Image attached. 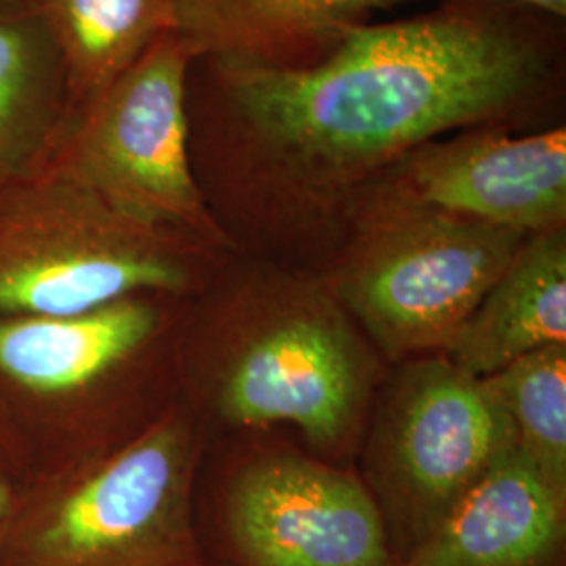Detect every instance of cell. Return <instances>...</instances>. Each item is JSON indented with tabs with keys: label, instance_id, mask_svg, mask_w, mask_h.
Listing matches in <instances>:
<instances>
[{
	"label": "cell",
	"instance_id": "1",
	"mask_svg": "<svg viewBox=\"0 0 566 566\" xmlns=\"http://www.w3.org/2000/svg\"><path fill=\"white\" fill-rule=\"evenodd\" d=\"M512 0H443L367 23L324 61L263 70L193 61L191 163L212 214L271 229L343 219L409 151L507 124L542 97L552 51Z\"/></svg>",
	"mask_w": 566,
	"mask_h": 566
},
{
	"label": "cell",
	"instance_id": "2",
	"mask_svg": "<svg viewBox=\"0 0 566 566\" xmlns=\"http://www.w3.org/2000/svg\"><path fill=\"white\" fill-rule=\"evenodd\" d=\"M191 301L142 292L70 315L0 313V449L15 481L124 446L181 397Z\"/></svg>",
	"mask_w": 566,
	"mask_h": 566
},
{
	"label": "cell",
	"instance_id": "3",
	"mask_svg": "<svg viewBox=\"0 0 566 566\" xmlns=\"http://www.w3.org/2000/svg\"><path fill=\"white\" fill-rule=\"evenodd\" d=\"M203 422L179 397L135 439L15 481L0 566H200Z\"/></svg>",
	"mask_w": 566,
	"mask_h": 566
},
{
	"label": "cell",
	"instance_id": "4",
	"mask_svg": "<svg viewBox=\"0 0 566 566\" xmlns=\"http://www.w3.org/2000/svg\"><path fill=\"white\" fill-rule=\"evenodd\" d=\"M227 254L124 214L49 151L0 179V313L70 315L142 292L196 298Z\"/></svg>",
	"mask_w": 566,
	"mask_h": 566
},
{
	"label": "cell",
	"instance_id": "5",
	"mask_svg": "<svg viewBox=\"0 0 566 566\" xmlns=\"http://www.w3.org/2000/svg\"><path fill=\"white\" fill-rule=\"evenodd\" d=\"M269 303L231 327L191 301L181 397L240 426L294 424L319 449L346 446L364 418L371 359L329 290L264 280Z\"/></svg>",
	"mask_w": 566,
	"mask_h": 566
},
{
	"label": "cell",
	"instance_id": "6",
	"mask_svg": "<svg viewBox=\"0 0 566 566\" xmlns=\"http://www.w3.org/2000/svg\"><path fill=\"white\" fill-rule=\"evenodd\" d=\"M346 229L327 290L392 359L446 350L526 238L378 193Z\"/></svg>",
	"mask_w": 566,
	"mask_h": 566
},
{
	"label": "cell",
	"instance_id": "7",
	"mask_svg": "<svg viewBox=\"0 0 566 566\" xmlns=\"http://www.w3.org/2000/svg\"><path fill=\"white\" fill-rule=\"evenodd\" d=\"M193 61L177 30L164 32L105 91L67 112L46 151L124 214L231 252L191 163Z\"/></svg>",
	"mask_w": 566,
	"mask_h": 566
},
{
	"label": "cell",
	"instance_id": "8",
	"mask_svg": "<svg viewBox=\"0 0 566 566\" xmlns=\"http://www.w3.org/2000/svg\"><path fill=\"white\" fill-rule=\"evenodd\" d=\"M514 428L489 390L446 355L405 369L376 437V491L397 563L504 451Z\"/></svg>",
	"mask_w": 566,
	"mask_h": 566
},
{
	"label": "cell",
	"instance_id": "9",
	"mask_svg": "<svg viewBox=\"0 0 566 566\" xmlns=\"http://www.w3.org/2000/svg\"><path fill=\"white\" fill-rule=\"evenodd\" d=\"M214 533L233 566H397L374 493L294 453L266 455L231 476Z\"/></svg>",
	"mask_w": 566,
	"mask_h": 566
},
{
	"label": "cell",
	"instance_id": "10",
	"mask_svg": "<svg viewBox=\"0 0 566 566\" xmlns=\"http://www.w3.org/2000/svg\"><path fill=\"white\" fill-rule=\"evenodd\" d=\"M365 193L525 235L565 229L566 128H464L409 151Z\"/></svg>",
	"mask_w": 566,
	"mask_h": 566
},
{
	"label": "cell",
	"instance_id": "11",
	"mask_svg": "<svg viewBox=\"0 0 566 566\" xmlns=\"http://www.w3.org/2000/svg\"><path fill=\"white\" fill-rule=\"evenodd\" d=\"M565 539L566 497L514 446L397 566H560Z\"/></svg>",
	"mask_w": 566,
	"mask_h": 566
},
{
	"label": "cell",
	"instance_id": "12",
	"mask_svg": "<svg viewBox=\"0 0 566 566\" xmlns=\"http://www.w3.org/2000/svg\"><path fill=\"white\" fill-rule=\"evenodd\" d=\"M407 0H175V30L193 60L304 70L376 13Z\"/></svg>",
	"mask_w": 566,
	"mask_h": 566
},
{
	"label": "cell",
	"instance_id": "13",
	"mask_svg": "<svg viewBox=\"0 0 566 566\" xmlns=\"http://www.w3.org/2000/svg\"><path fill=\"white\" fill-rule=\"evenodd\" d=\"M552 344H566V231L526 235L447 344L443 355L476 378Z\"/></svg>",
	"mask_w": 566,
	"mask_h": 566
},
{
	"label": "cell",
	"instance_id": "14",
	"mask_svg": "<svg viewBox=\"0 0 566 566\" xmlns=\"http://www.w3.org/2000/svg\"><path fill=\"white\" fill-rule=\"evenodd\" d=\"M70 107L55 42L21 0H0V179L51 147Z\"/></svg>",
	"mask_w": 566,
	"mask_h": 566
},
{
	"label": "cell",
	"instance_id": "15",
	"mask_svg": "<svg viewBox=\"0 0 566 566\" xmlns=\"http://www.w3.org/2000/svg\"><path fill=\"white\" fill-rule=\"evenodd\" d=\"M60 53L72 107L93 99L175 30V0H21ZM70 107V109H72Z\"/></svg>",
	"mask_w": 566,
	"mask_h": 566
},
{
	"label": "cell",
	"instance_id": "16",
	"mask_svg": "<svg viewBox=\"0 0 566 566\" xmlns=\"http://www.w3.org/2000/svg\"><path fill=\"white\" fill-rule=\"evenodd\" d=\"M506 411L518 453L566 497V344H552L483 378Z\"/></svg>",
	"mask_w": 566,
	"mask_h": 566
},
{
	"label": "cell",
	"instance_id": "17",
	"mask_svg": "<svg viewBox=\"0 0 566 566\" xmlns=\"http://www.w3.org/2000/svg\"><path fill=\"white\" fill-rule=\"evenodd\" d=\"M13 495H15V481L0 476V542L13 506Z\"/></svg>",
	"mask_w": 566,
	"mask_h": 566
},
{
	"label": "cell",
	"instance_id": "18",
	"mask_svg": "<svg viewBox=\"0 0 566 566\" xmlns=\"http://www.w3.org/2000/svg\"><path fill=\"white\" fill-rule=\"evenodd\" d=\"M523 7H528L533 11L546 13L549 18H566V0H512Z\"/></svg>",
	"mask_w": 566,
	"mask_h": 566
},
{
	"label": "cell",
	"instance_id": "19",
	"mask_svg": "<svg viewBox=\"0 0 566 566\" xmlns=\"http://www.w3.org/2000/svg\"><path fill=\"white\" fill-rule=\"evenodd\" d=\"M0 476H2V479H11V481H15L13 470H11V464H9V460L4 458L2 449H0Z\"/></svg>",
	"mask_w": 566,
	"mask_h": 566
},
{
	"label": "cell",
	"instance_id": "20",
	"mask_svg": "<svg viewBox=\"0 0 566 566\" xmlns=\"http://www.w3.org/2000/svg\"><path fill=\"white\" fill-rule=\"evenodd\" d=\"M200 566H214V565H210V563H206V560H203L202 565Z\"/></svg>",
	"mask_w": 566,
	"mask_h": 566
}]
</instances>
